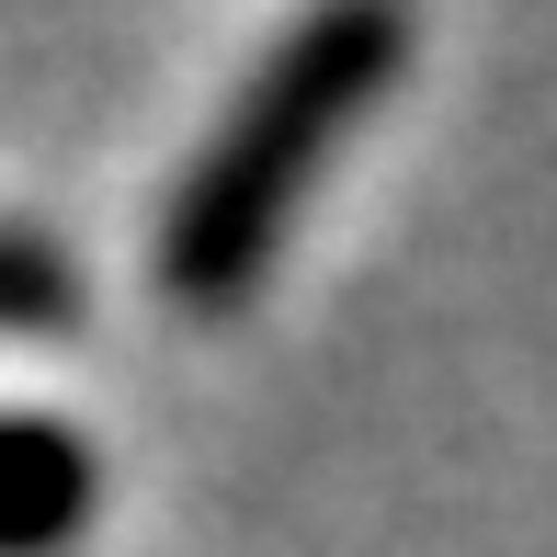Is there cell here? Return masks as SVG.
<instances>
[{"mask_svg":"<svg viewBox=\"0 0 557 557\" xmlns=\"http://www.w3.org/2000/svg\"><path fill=\"white\" fill-rule=\"evenodd\" d=\"M103 500V467L69 421L0 410V557H58Z\"/></svg>","mask_w":557,"mask_h":557,"instance_id":"2","label":"cell"},{"mask_svg":"<svg viewBox=\"0 0 557 557\" xmlns=\"http://www.w3.org/2000/svg\"><path fill=\"white\" fill-rule=\"evenodd\" d=\"M410 58V23L352 0V12H308L262 69L239 81V103L216 114V137L194 148L183 194L160 216V296L194 319H227L262 296L273 250H285L296 206H308L319 160L375 114V91Z\"/></svg>","mask_w":557,"mask_h":557,"instance_id":"1","label":"cell"},{"mask_svg":"<svg viewBox=\"0 0 557 557\" xmlns=\"http://www.w3.org/2000/svg\"><path fill=\"white\" fill-rule=\"evenodd\" d=\"M81 319V273L58 239L35 227H0V331H69Z\"/></svg>","mask_w":557,"mask_h":557,"instance_id":"3","label":"cell"}]
</instances>
